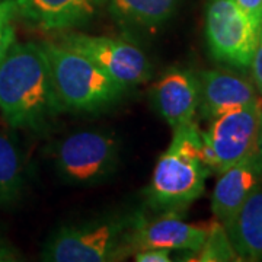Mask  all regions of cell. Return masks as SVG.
Returning a JSON list of instances; mask_svg holds the SVG:
<instances>
[{
	"instance_id": "obj_17",
	"label": "cell",
	"mask_w": 262,
	"mask_h": 262,
	"mask_svg": "<svg viewBox=\"0 0 262 262\" xmlns=\"http://www.w3.org/2000/svg\"><path fill=\"white\" fill-rule=\"evenodd\" d=\"M195 258L189 261L198 262H219V261H241L233 245L226 233L225 226L219 220L208 225V233L203 246L198 252L194 253Z\"/></svg>"
},
{
	"instance_id": "obj_15",
	"label": "cell",
	"mask_w": 262,
	"mask_h": 262,
	"mask_svg": "<svg viewBox=\"0 0 262 262\" xmlns=\"http://www.w3.org/2000/svg\"><path fill=\"white\" fill-rule=\"evenodd\" d=\"M24 188L20 153L8 134L0 133V206L15 203Z\"/></svg>"
},
{
	"instance_id": "obj_7",
	"label": "cell",
	"mask_w": 262,
	"mask_h": 262,
	"mask_svg": "<svg viewBox=\"0 0 262 262\" xmlns=\"http://www.w3.org/2000/svg\"><path fill=\"white\" fill-rule=\"evenodd\" d=\"M60 42L91 58L101 70L127 89L150 79L151 67L147 57L131 42L79 32L67 34Z\"/></svg>"
},
{
	"instance_id": "obj_21",
	"label": "cell",
	"mask_w": 262,
	"mask_h": 262,
	"mask_svg": "<svg viewBox=\"0 0 262 262\" xmlns=\"http://www.w3.org/2000/svg\"><path fill=\"white\" fill-rule=\"evenodd\" d=\"M170 253L172 251L163 249V248H150L136 252L134 261L137 262H169L170 261Z\"/></svg>"
},
{
	"instance_id": "obj_23",
	"label": "cell",
	"mask_w": 262,
	"mask_h": 262,
	"mask_svg": "<svg viewBox=\"0 0 262 262\" xmlns=\"http://www.w3.org/2000/svg\"><path fill=\"white\" fill-rule=\"evenodd\" d=\"M256 153L261 156L262 159V122L259 127V133H258V139H256Z\"/></svg>"
},
{
	"instance_id": "obj_9",
	"label": "cell",
	"mask_w": 262,
	"mask_h": 262,
	"mask_svg": "<svg viewBox=\"0 0 262 262\" xmlns=\"http://www.w3.org/2000/svg\"><path fill=\"white\" fill-rule=\"evenodd\" d=\"M208 233V226L191 225L178 213H165L159 219L146 220L137 214L125 237L127 256L143 249L163 248L169 251H200Z\"/></svg>"
},
{
	"instance_id": "obj_22",
	"label": "cell",
	"mask_w": 262,
	"mask_h": 262,
	"mask_svg": "<svg viewBox=\"0 0 262 262\" xmlns=\"http://www.w3.org/2000/svg\"><path fill=\"white\" fill-rule=\"evenodd\" d=\"M15 259V253L10 249L9 246L6 244H3L0 241V262H6V261H13Z\"/></svg>"
},
{
	"instance_id": "obj_4",
	"label": "cell",
	"mask_w": 262,
	"mask_h": 262,
	"mask_svg": "<svg viewBox=\"0 0 262 262\" xmlns=\"http://www.w3.org/2000/svg\"><path fill=\"white\" fill-rule=\"evenodd\" d=\"M137 214L114 215L64 226L50 237L42 259L50 262H111L127 258L125 237Z\"/></svg>"
},
{
	"instance_id": "obj_16",
	"label": "cell",
	"mask_w": 262,
	"mask_h": 262,
	"mask_svg": "<svg viewBox=\"0 0 262 262\" xmlns=\"http://www.w3.org/2000/svg\"><path fill=\"white\" fill-rule=\"evenodd\" d=\"M175 5L177 0H111L115 15L144 28H155L165 22Z\"/></svg>"
},
{
	"instance_id": "obj_6",
	"label": "cell",
	"mask_w": 262,
	"mask_h": 262,
	"mask_svg": "<svg viewBox=\"0 0 262 262\" xmlns=\"http://www.w3.org/2000/svg\"><path fill=\"white\" fill-rule=\"evenodd\" d=\"M259 31L234 0H210L206 13V38L214 60L237 69L251 66Z\"/></svg>"
},
{
	"instance_id": "obj_11",
	"label": "cell",
	"mask_w": 262,
	"mask_h": 262,
	"mask_svg": "<svg viewBox=\"0 0 262 262\" xmlns=\"http://www.w3.org/2000/svg\"><path fill=\"white\" fill-rule=\"evenodd\" d=\"M262 185V159L253 151L219 173L211 195V210L225 226L256 188Z\"/></svg>"
},
{
	"instance_id": "obj_13",
	"label": "cell",
	"mask_w": 262,
	"mask_h": 262,
	"mask_svg": "<svg viewBox=\"0 0 262 262\" xmlns=\"http://www.w3.org/2000/svg\"><path fill=\"white\" fill-rule=\"evenodd\" d=\"M102 0H16L18 12L46 31L73 28L91 19Z\"/></svg>"
},
{
	"instance_id": "obj_20",
	"label": "cell",
	"mask_w": 262,
	"mask_h": 262,
	"mask_svg": "<svg viewBox=\"0 0 262 262\" xmlns=\"http://www.w3.org/2000/svg\"><path fill=\"white\" fill-rule=\"evenodd\" d=\"M251 72H252V79L256 91L262 95V27L259 29L258 35V42L253 51L252 60H251Z\"/></svg>"
},
{
	"instance_id": "obj_10",
	"label": "cell",
	"mask_w": 262,
	"mask_h": 262,
	"mask_svg": "<svg viewBox=\"0 0 262 262\" xmlns=\"http://www.w3.org/2000/svg\"><path fill=\"white\" fill-rule=\"evenodd\" d=\"M198 111L204 120L252 103L259 98L255 84L246 77L226 70H204L196 75Z\"/></svg>"
},
{
	"instance_id": "obj_19",
	"label": "cell",
	"mask_w": 262,
	"mask_h": 262,
	"mask_svg": "<svg viewBox=\"0 0 262 262\" xmlns=\"http://www.w3.org/2000/svg\"><path fill=\"white\" fill-rule=\"evenodd\" d=\"M239 9L244 12L253 24V27L261 29L262 27V0H234Z\"/></svg>"
},
{
	"instance_id": "obj_2",
	"label": "cell",
	"mask_w": 262,
	"mask_h": 262,
	"mask_svg": "<svg viewBox=\"0 0 262 262\" xmlns=\"http://www.w3.org/2000/svg\"><path fill=\"white\" fill-rule=\"evenodd\" d=\"M203 140L195 121L173 128V139L153 170L147 188L151 206L181 213L203 195L210 170L201 156Z\"/></svg>"
},
{
	"instance_id": "obj_3",
	"label": "cell",
	"mask_w": 262,
	"mask_h": 262,
	"mask_svg": "<svg viewBox=\"0 0 262 262\" xmlns=\"http://www.w3.org/2000/svg\"><path fill=\"white\" fill-rule=\"evenodd\" d=\"M51 82L61 110L98 111L121 98L125 86L115 82L91 58L61 42H42Z\"/></svg>"
},
{
	"instance_id": "obj_1",
	"label": "cell",
	"mask_w": 262,
	"mask_h": 262,
	"mask_svg": "<svg viewBox=\"0 0 262 262\" xmlns=\"http://www.w3.org/2000/svg\"><path fill=\"white\" fill-rule=\"evenodd\" d=\"M61 111L47 57L35 42L13 44L0 61V114L12 128H37Z\"/></svg>"
},
{
	"instance_id": "obj_18",
	"label": "cell",
	"mask_w": 262,
	"mask_h": 262,
	"mask_svg": "<svg viewBox=\"0 0 262 262\" xmlns=\"http://www.w3.org/2000/svg\"><path fill=\"white\" fill-rule=\"evenodd\" d=\"M16 13H18L16 0L0 2V61L8 54L10 47L15 44L13 18Z\"/></svg>"
},
{
	"instance_id": "obj_14",
	"label": "cell",
	"mask_w": 262,
	"mask_h": 262,
	"mask_svg": "<svg viewBox=\"0 0 262 262\" xmlns=\"http://www.w3.org/2000/svg\"><path fill=\"white\" fill-rule=\"evenodd\" d=\"M225 229L241 261H262V185L245 200Z\"/></svg>"
},
{
	"instance_id": "obj_5",
	"label": "cell",
	"mask_w": 262,
	"mask_h": 262,
	"mask_svg": "<svg viewBox=\"0 0 262 262\" xmlns=\"http://www.w3.org/2000/svg\"><path fill=\"white\" fill-rule=\"evenodd\" d=\"M261 122V96L252 103L211 118L208 128L201 133V156L210 173L219 175L256 151Z\"/></svg>"
},
{
	"instance_id": "obj_12",
	"label": "cell",
	"mask_w": 262,
	"mask_h": 262,
	"mask_svg": "<svg viewBox=\"0 0 262 262\" xmlns=\"http://www.w3.org/2000/svg\"><path fill=\"white\" fill-rule=\"evenodd\" d=\"M198 98L196 76L182 70L166 73L151 89L156 111L172 128L195 121Z\"/></svg>"
},
{
	"instance_id": "obj_8",
	"label": "cell",
	"mask_w": 262,
	"mask_h": 262,
	"mask_svg": "<svg viewBox=\"0 0 262 262\" xmlns=\"http://www.w3.org/2000/svg\"><path fill=\"white\" fill-rule=\"evenodd\" d=\"M117 158L115 141L102 133L79 131L60 143L57 165L66 178L75 182L96 181L113 168Z\"/></svg>"
}]
</instances>
